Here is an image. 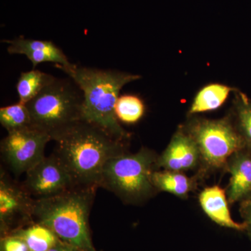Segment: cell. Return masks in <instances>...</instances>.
I'll return each mask as SVG.
<instances>
[{"instance_id":"cell-11","label":"cell","mask_w":251,"mask_h":251,"mask_svg":"<svg viewBox=\"0 0 251 251\" xmlns=\"http://www.w3.org/2000/svg\"><path fill=\"white\" fill-rule=\"evenodd\" d=\"M201 164V153L193 137L185 129L179 128L175 133L166 150L158 156L157 166L168 171H191Z\"/></svg>"},{"instance_id":"cell-1","label":"cell","mask_w":251,"mask_h":251,"mask_svg":"<svg viewBox=\"0 0 251 251\" xmlns=\"http://www.w3.org/2000/svg\"><path fill=\"white\" fill-rule=\"evenodd\" d=\"M54 153L76 186L100 187L103 167L109 159L126 152V143L100 127L80 120L53 140Z\"/></svg>"},{"instance_id":"cell-21","label":"cell","mask_w":251,"mask_h":251,"mask_svg":"<svg viewBox=\"0 0 251 251\" xmlns=\"http://www.w3.org/2000/svg\"><path fill=\"white\" fill-rule=\"evenodd\" d=\"M1 251H30L26 243L14 235L3 237L1 240Z\"/></svg>"},{"instance_id":"cell-2","label":"cell","mask_w":251,"mask_h":251,"mask_svg":"<svg viewBox=\"0 0 251 251\" xmlns=\"http://www.w3.org/2000/svg\"><path fill=\"white\" fill-rule=\"evenodd\" d=\"M67 74L75 81L83 94L81 120L93 124L116 139L127 143L130 133L117 120L115 105L122 89L141 76L112 69L77 65Z\"/></svg>"},{"instance_id":"cell-17","label":"cell","mask_w":251,"mask_h":251,"mask_svg":"<svg viewBox=\"0 0 251 251\" xmlns=\"http://www.w3.org/2000/svg\"><path fill=\"white\" fill-rule=\"evenodd\" d=\"M55 77L36 69L21 73L16 84L19 101L25 104L29 103Z\"/></svg>"},{"instance_id":"cell-23","label":"cell","mask_w":251,"mask_h":251,"mask_svg":"<svg viewBox=\"0 0 251 251\" xmlns=\"http://www.w3.org/2000/svg\"><path fill=\"white\" fill-rule=\"evenodd\" d=\"M48 251H83L81 250L80 249L77 248L76 247H74V246L72 245V244H68L67 242H63V241L60 240L59 239V240L57 241V243L50 249Z\"/></svg>"},{"instance_id":"cell-19","label":"cell","mask_w":251,"mask_h":251,"mask_svg":"<svg viewBox=\"0 0 251 251\" xmlns=\"http://www.w3.org/2000/svg\"><path fill=\"white\" fill-rule=\"evenodd\" d=\"M145 105L138 96L124 94L120 96L115 105V115L119 122L134 125L143 118Z\"/></svg>"},{"instance_id":"cell-3","label":"cell","mask_w":251,"mask_h":251,"mask_svg":"<svg viewBox=\"0 0 251 251\" xmlns=\"http://www.w3.org/2000/svg\"><path fill=\"white\" fill-rule=\"evenodd\" d=\"M97 188L76 186L53 197L34 200V222L46 226L60 240L81 250L97 251L89 226Z\"/></svg>"},{"instance_id":"cell-12","label":"cell","mask_w":251,"mask_h":251,"mask_svg":"<svg viewBox=\"0 0 251 251\" xmlns=\"http://www.w3.org/2000/svg\"><path fill=\"white\" fill-rule=\"evenodd\" d=\"M226 169L230 175L226 195L229 204L251 198V150H239L230 156Z\"/></svg>"},{"instance_id":"cell-8","label":"cell","mask_w":251,"mask_h":251,"mask_svg":"<svg viewBox=\"0 0 251 251\" xmlns=\"http://www.w3.org/2000/svg\"><path fill=\"white\" fill-rule=\"evenodd\" d=\"M34 198L2 168L0 173V226L3 237L34 223Z\"/></svg>"},{"instance_id":"cell-14","label":"cell","mask_w":251,"mask_h":251,"mask_svg":"<svg viewBox=\"0 0 251 251\" xmlns=\"http://www.w3.org/2000/svg\"><path fill=\"white\" fill-rule=\"evenodd\" d=\"M156 191L171 193L181 198L187 197L197 186V179L189 177L182 172L155 171L151 176Z\"/></svg>"},{"instance_id":"cell-9","label":"cell","mask_w":251,"mask_h":251,"mask_svg":"<svg viewBox=\"0 0 251 251\" xmlns=\"http://www.w3.org/2000/svg\"><path fill=\"white\" fill-rule=\"evenodd\" d=\"M23 187L34 199L57 196L76 186L69 172L52 153L25 173Z\"/></svg>"},{"instance_id":"cell-4","label":"cell","mask_w":251,"mask_h":251,"mask_svg":"<svg viewBox=\"0 0 251 251\" xmlns=\"http://www.w3.org/2000/svg\"><path fill=\"white\" fill-rule=\"evenodd\" d=\"M83 94L72 77L55 79L26 104L31 126L53 140L82 119Z\"/></svg>"},{"instance_id":"cell-6","label":"cell","mask_w":251,"mask_h":251,"mask_svg":"<svg viewBox=\"0 0 251 251\" xmlns=\"http://www.w3.org/2000/svg\"><path fill=\"white\" fill-rule=\"evenodd\" d=\"M184 128L197 143L204 171L226 168L230 156L246 148L230 117L216 120L193 119Z\"/></svg>"},{"instance_id":"cell-20","label":"cell","mask_w":251,"mask_h":251,"mask_svg":"<svg viewBox=\"0 0 251 251\" xmlns=\"http://www.w3.org/2000/svg\"><path fill=\"white\" fill-rule=\"evenodd\" d=\"M0 123L8 133L30 126V115L27 105L18 101L13 105L1 107Z\"/></svg>"},{"instance_id":"cell-16","label":"cell","mask_w":251,"mask_h":251,"mask_svg":"<svg viewBox=\"0 0 251 251\" xmlns=\"http://www.w3.org/2000/svg\"><path fill=\"white\" fill-rule=\"evenodd\" d=\"M9 235L22 239L30 251H48L59 240L52 230L35 222L14 231Z\"/></svg>"},{"instance_id":"cell-10","label":"cell","mask_w":251,"mask_h":251,"mask_svg":"<svg viewBox=\"0 0 251 251\" xmlns=\"http://www.w3.org/2000/svg\"><path fill=\"white\" fill-rule=\"evenodd\" d=\"M1 42L8 46L7 52L9 54L26 56L32 64V69H35L41 63L51 62L67 74L75 66L71 63L62 50L51 41L19 36L12 39H4Z\"/></svg>"},{"instance_id":"cell-18","label":"cell","mask_w":251,"mask_h":251,"mask_svg":"<svg viewBox=\"0 0 251 251\" xmlns=\"http://www.w3.org/2000/svg\"><path fill=\"white\" fill-rule=\"evenodd\" d=\"M234 122L246 148L251 150V100L246 94L236 91Z\"/></svg>"},{"instance_id":"cell-5","label":"cell","mask_w":251,"mask_h":251,"mask_svg":"<svg viewBox=\"0 0 251 251\" xmlns=\"http://www.w3.org/2000/svg\"><path fill=\"white\" fill-rule=\"evenodd\" d=\"M158 156L142 148L137 153L128 151L109 159L103 167L100 187L116 195L123 202L138 204L156 193L151 176L158 170Z\"/></svg>"},{"instance_id":"cell-15","label":"cell","mask_w":251,"mask_h":251,"mask_svg":"<svg viewBox=\"0 0 251 251\" xmlns=\"http://www.w3.org/2000/svg\"><path fill=\"white\" fill-rule=\"evenodd\" d=\"M236 90L233 87L221 84H209L199 91L188 113L193 115L215 110L224 105L231 92Z\"/></svg>"},{"instance_id":"cell-22","label":"cell","mask_w":251,"mask_h":251,"mask_svg":"<svg viewBox=\"0 0 251 251\" xmlns=\"http://www.w3.org/2000/svg\"><path fill=\"white\" fill-rule=\"evenodd\" d=\"M241 216H242L244 223L247 225V230L248 236L251 242V198H248L245 201L240 202Z\"/></svg>"},{"instance_id":"cell-13","label":"cell","mask_w":251,"mask_h":251,"mask_svg":"<svg viewBox=\"0 0 251 251\" xmlns=\"http://www.w3.org/2000/svg\"><path fill=\"white\" fill-rule=\"evenodd\" d=\"M199 202L206 215L216 224L239 232H246L247 225L234 221L230 215L226 191L219 186L206 187L199 196Z\"/></svg>"},{"instance_id":"cell-7","label":"cell","mask_w":251,"mask_h":251,"mask_svg":"<svg viewBox=\"0 0 251 251\" xmlns=\"http://www.w3.org/2000/svg\"><path fill=\"white\" fill-rule=\"evenodd\" d=\"M50 140L49 135L31 126L9 132L0 144L3 161L14 175L26 173L45 157Z\"/></svg>"}]
</instances>
